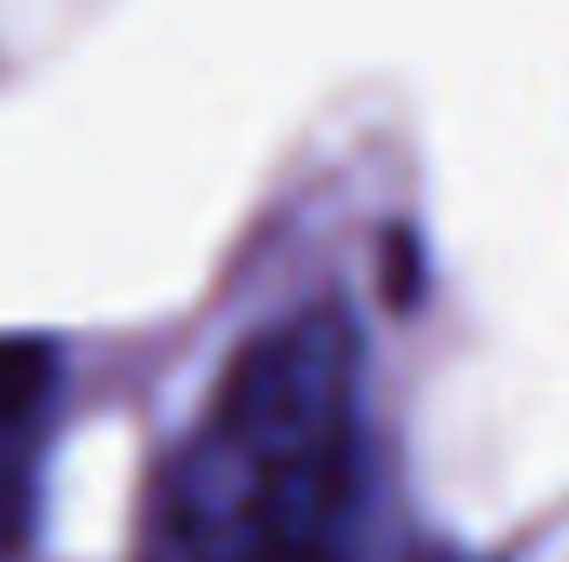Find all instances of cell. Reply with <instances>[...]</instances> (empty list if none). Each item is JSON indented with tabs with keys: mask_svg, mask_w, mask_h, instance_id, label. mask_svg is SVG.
<instances>
[{
	"mask_svg": "<svg viewBox=\"0 0 569 562\" xmlns=\"http://www.w3.org/2000/svg\"><path fill=\"white\" fill-rule=\"evenodd\" d=\"M60 391V344L33 331L0 338V443H40V423Z\"/></svg>",
	"mask_w": 569,
	"mask_h": 562,
	"instance_id": "6da1fadb",
	"label": "cell"
},
{
	"mask_svg": "<svg viewBox=\"0 0 569 562\" xmlns=\"http://www.w3.org/2000/svg\"><path fill=\"white\" fill-rule=\"evenodd\" d=\"M40 443H0V562H20L40 536Z\"/></svg>",
	"mask_w": 569,
	"mask_h": 562,
	"instance_id": "7a4b0ae2",
	"label": "cell"
},
{
	"mask_svg": "<svg viewBox=\"0 0 569 562\" xmlns=\"http://www.w3.org/2000/svg\"><path fill=\"white\" fill-rule=\"evenodd\" d=\"M418 562H477V556H463V550H425Z\"/></svg>",
	"mask_w": 569,
	"mask_h": 562,
	"instance_id": "3957f363",
	"label": "cell"
}]
</instances>
